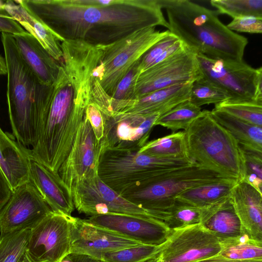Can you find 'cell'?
I'll list each match as a JSON object with an SVG mask.
<instances>
[{
  "label": "cell",
  "instance_id": "obj_12",
  "mask_svg": "<svg viewBox=\"0 0 262 262\" xmlns=\"http://www.w3.org/2000/svg\"><path fill=\"white\" fill-rule=\"evenodd\" d=\"M52 211L31 229L27 252L34 262H61L70 254V217Z\"/></svg>",
  "mask_w": 262,
  "mask_h": 262
},
{
  "label": "cell",
  "instance_id": "obj_44",
  "mask_svg": "<svg viewBox=\"0 0 262 262\" xmlns=\"http://www.w3.org/2000/svg\"><path fill=\"white\" fill-rule=\"evenodd\" d=\"M61 262H102L90 256L81 255L69 254Z\"/></svg>",
  "mask_w": 262,
  "mask_h": 262
},
{
  "label": "cell",
  "instance_id": "obj_22",
  "mask_svg": "<svg viewBox=\"0 0 262 262\" xmlns=\"http://www.w3.org/2000/svg\"><path fill=\"white\" fill-rule=\"evenodd\" d=\"M13 36L19 54L27 66L42 83L53 84L58 74L59 62L27 31Z\"/></svg>",
  "mask_w": 262,
  "mask_h": 262
},
{
  "label": "cell",
  "instance_id": "obj_15",
  "mask_svg": "<svg viewBox=\"0 0 262 262\" xmlns=\"http://www.w3.org/2000/svg\"><path fill=\"white\" fill-rule=\"evenodd\" d=\"M53 211L30 182L17 187L0 212L1 235L31 229Z\"/></svg>",
  "mask_w": 262,
  "mask_h": 262
},
{
  "label": "cell",
  "instance_id": "obj_3",
  "mask_svg": "<svg viewBox=\"0 0 262 262\" xmlns=\"http://www.w3.org/2000/svg\"><path fill=\"white\" fill-rule=\"evenodd\" d=\"M7 68V100L13 136L34 147L46 119L53 84L42 83L23 60L13 35L1 32Z\"/></svg>",
  "mask_w": 262,
  "mask_h": 262
},
{
  "label": "cell",
  "instance_id": "obj_45",
  "mask_svg": "<svg viewBox=\"0 0 262 262\" xmlns=\"http://www.w3.org/2000/svg\"><path fill=\"white\" fill-rule=\"evenodd\" d=\"M249 260H232L227 258L219 254L193 262H248Z\"/></svg>",
  "mask_w": 262,
  "mask_h": 262
},
{
  "label": "cell",
  "instance_id": "obj_1",
  "mask_svg": "<svg viewBox=\"0 0 262 262\" xmlns=\"http://www.w3.org/2000/svg\"><path fill=\"white\" fill-rule=\"evenodd\" d=\"M15 1L63 41L103 45L140 30L168 28L158 0Z\"/></svg>",
  "mask_w": 262,
  "mask_h": 262
},
{
  "label": "cell",
  "instance_id": "obj_49",
  "mask_svg": "<svg viewBox=\"0 0 262 262\" xmlns=\"http://www.w3.org/2000/svg\"><path fill=\"white\" fill-rule=\"evenodd\" d=\"M248 262H262V259H251Z\"/></svg>",
  "mask_w": 262,
  "mask_h": 262
},
{
  "label": "cell",
  "instance_id": "obj_50",
  "mask_svg": "<svg viewBox=\"0 0 262 262\" xmlns=\"http://www.w3.org/2000/svg\"><path fill=\"white\" fill-rule=\"evenodd\" d=\"M0 32H2L1 30H0Z\"/></svg>",
  "mask_w": 262,
  "mask_h": 262
},
{
  "label": "cell",
  "instance_id": "obj_28",
  "mask_svg": "<svg viewBox=\"0 0 262 262\" xmlns=\"http://www.w3.org/2000/svg\"><path fill=\"white\" fill-rule=\"evenodd\" d=\"M138 152L164 158H188L184 131L173 133L166 136L148 141Z\"/></svg>",
  "mask_w": 262,
  "mask_h": 262
},
{
  "label": "cell",
  "instance_id": "obj_9",
  "mask_svg": "<svg viewBox=\"0 0 262 262\" xmlns=\"http://www.w3.org/2000/svg\"><path fill=\"white\" fill-rule=\"evenodd\" d=\"M204 77L225 91L233 101L262 103V68L241 61L213 59L196 54Z\"/></svg>",
  "mask_w": 262,
  "mask_h": 262
},
{
  "label": "cell",
  "instance_id": "obj_13",
  "mask_svg": "<svg viewBox=\"0 0 262 262\" xmlns=\"http://www.w3.org/2000/svg\"><path fill=\"white\" fill-rule=\"evenodd\" d=\"M71 193L74 207L86 215L118 213L154 217L113 190L98 176L77 185Z\"/></svg>",
  "mask_w": 262,
  "mask_h": 262
},
{
  "label": "cell",
  "instance_id": "obj_24",
  "mask_svg": "<svg viewBox=\"0 0 262 262\" xmlns=\"http://www.w3.org/2000/svg\"><path fill=\"white\" fill-rule=\"evenodd\" d=\"M200 223L211 231L221 243L237 238L244 231L230 196L204 208Z\"/></svg>",
  "mask_w": 262,
  "mask_h": 262
},
{
  "label": "cell",
  "instance_id": "obj_37",
  "mask_svg": "<svg viewBox=\"0 0 262 262\" xmlns=\"http://www.w3.org/2000/svg\"><path fill=\"white\" fill-rule=\"evenodd\" d=\"M241 148L245 160L243 181L262 193V152Z\"/></svg>",
  "mask_w": 262,
  "mask_h": 262
},
{
  "label": "cell",
  "instance_id": "obj_6",
  "mask_svg": "<svg viewBox=\"0 0 262 262\" xmlns=\"http://www.w3.org/2000/svg\"><path fill=\"white\" fill-rule=\"evenodd\" d=\"M138 150L111 148L101 153L98 176L120 194L146 186L169 169L194 163L187 158H160L140 153Z\"/></svg>",
  "mask_w": 262,
  "mask_h": 262
},
{
  "label": "cell",
  "instance_id": "obj_40",
  "mask_svg": "<svg viewBox=\"0 0 262 262\" xmlns=\"http://www.w3.org/2000/svg\"><path fill=\"white\" fill-rule=\"evenodd\" d=\"M226 27L232 31L260 34L262 32V17L254 16L235 17Z\"/></svg>",
  "mask_w": 262,
  "mask_h": 262
},
{
  "label": "cell",
  "instance_id": "obj_7",
  "mask_svg": "<svg viewBox=\"0 0 262 262\" xmlns=\"http://www.w3.org/2000/svg\"><path fill=\"white\" fill-rule=\"evenodd\" d=\"M228 179H231L194 162L168 169L147 185L120 195L163 222L165 212L181 192L196 186Z\"/></svg>",
  "mask_w": 262,
  "mask_h": 262
},
{
  "label": "cell",
  "instance_id": "obj_48",
  "mask_svg": "<svg viewBox=\"0 0 262 262\" xmlns=\"http://www.w3.org/2000/svg\"><path fill=\"white\" fill-rule=\"evenodd\" d=\"M158 255L157 256H155V257L151 258H150L149 259H147V260H146L145 261H144L143 262H156L157 259V257H158Z\"/></svg>",
  "mask_w": 262,
  "mask_h": 262
},
{
  "label": "cell",
  "instance_id": "obj_10",
  "mask_svg": "<svg viewBox=\"0 0 262 262\" xmlns=\"http://www.w3.org/2000/svg\"><path fill=\"white\" fill-rule=\"evenodd\" d=\"M223 246L201 223L174 229L161 250L156 262H193L219 254Z\"/></svg>",
  "mask_w": 262,
  "mask_h": 262
},
{
  "label": "cell",
  "instance_id": "obj_27",
  "mask_svg": "<svg viewBox=\"0 0 262 262\" xmlns=\"http://www.w3.org/2000/svg\"><path fill=\"white\" fill-rule=\"evenodd\" d=\"M237 182L234 179L204 184L185 190L176 197V200L206 208L230 196Z\"/></svg>",
  "mask_w": 262,
  "mask_h": 262
},
{
  "label": "cell",
  "instance_id": "obj_19",
  "mask_svg": "<svg viewBox=\"0 0 262 262\" xmlns=\"http://www.w3.org/2000/svg\"><path fill=\"white\" fill-rule=\"evenodd\" d=\"M192 83L166 87L132 100L111 101L112 115H161L189 99Z\"/></svg>",
  "mask_w": 262,
  "mask_h": 262
},
{
  "label": "cell",
  "instance_id": "obj_39",
  "mask_svg": "<svg viewBox=\"0 0 262 262\" xmlns=\"http://www.w3.org/2000/svg\"><path fill=\"white\" fill-rule=\"evenodd\" d=\"M138 64V61L118 83L111 97V101H126L133 99L136 83L140 74Z\"/></svg>",
  "mask_w": 262,
  "mask_h": 262
},
{
  "label": "cell",
  "instance_id": "obj_38",
  "mask_svg": "<svg viewBox=\"0 0 262 262\" xmlns=\"http://www.w3.org/2000/svg\"><path fill=\"white\" fill-rule=\"evenodd\" d=\"M179 39L172 33L162 38L152 46L138 61L140 74L150 68L152 63Z\"/></svg>",
  "mask_w": 262,
  "mask_h": 262
},
{
  "label": "cell",
  "instance_id": "obj_26",
  "mask_svg": "<svg viewBox=\"0 0 262 262\" xmlns=\"http://www.w3.org/2000/svg\"><path fill=\"white\" fill-rule=\"evenodd\" d=\"M210 113L219 124L231 133L241 147L262 152V127L215 109Z\"/></svg>",
  "mask_w": 262,
  "mask_h": 262
},
{
  "label": "cell",
  "instance_id": "obj_21",
  "mask_svg": "<svg viewBox=\"0 0 262 262\" xmlns=\"http://www.w3.org/2000/svg\"><path fill=\"white\" fill-rule=\"evenodd\" d=\"M230 197L243 230L262 242V193L242 181L235 185Z\"/></svg>",
  "mask_w": 262,
  "mask_h": 262
},
{
  "label": "cell",
  "instance_id": "obj_5",
  "mask_svg": "<svg viewBox=\"0 0 262 262\" xmlns=\"http://www.w3.org/2000/svg\"><path fill=\"white\" fill-rule=\"evenodd\" d=\"M187 157L193 162L225 178L244 180L243 150L231 133L212 116L202 114L184 130Z\"/></svg>",
  "mask_w": 262,
  "mask_h": 262
},
{
  "label": "cell",
  "instance_id": "obj_25",
  "mask_svg": "<svg viewBox=\"0 0 262 262\" xmlns=\"http://www.w3.org/2000/svg\"><path fill=\"white\" fill-rule=\"evenodd\" d=\"M3 7L6 13L34 36L55 60H61L60 45L63 40L60 37L16 1H7Z\"/></svg>",
  "mask_w": 262,
  "mask_h": 262
},
{
  "label": "cell",
  "instance_id": "obj_47",
  "mask_svg": "<svg viewBox=\"0 0 262 262\" xmlns=\"http://www.w3.org/2000/svg\"><path fill=\"white\" fill-rule=\"evenodd\" d=\"M19 262H34L29 257L26 252Z\"/></svg>",
  "mask_w": 262,
  "mask_h": 262
},
{
  "label": "cell",
  "instance_id": "obj_35",
  "mask_svg": "<svg viewBox=\"0 0 262 262\" xmlns=\"http://www.w3.org/2000/svg\"><path fill=\"white\" fill-rule=\"evenodd\" d=\"M220 14L234 18L244 16L262 17V0H211Z\"/></svg>",
  "mask_w": 262,
  "mask_h": 262
},
{
  "label": "cell",
  "instance_id": "obj_43",
  "mask_svg": "<svg viewBox=\"0 0 262 262\" xmlns=\"http://www.w3.org/2000/svg\"><path fill=\"white\" fill-rule=\"evenodd\" d=\"M13 190L0 168V212L9 200Z\"/></svg>",
  "mask_w": 262,
  "mask_h": 262
},
{
  "label": "cell",
  "instance_id": "obj_14",
  "mask_svg": "<svg viewBox=\"0 0 262 262\" xmlns=\"http://www.w3.org/2000/svg\"><path fill=\"white\" fill-rule=\"evenodd\" d=\"M101 151V142L96 139L86 116L67 158L58 171L70 192L77 185L98 176Z\"/></svg>",
  "mask_w": 262,
  "mask_h": 262
},
{
  "label": "cell",
  "instance_id": "obj_16",
  "mask_svg": "<svg viewBox=\"0 0 262 262\" xmlns=\"http://www.w3.org/2000/svg\"><path fill=\"white\" fill-rule=\"evenodd\" d=\"M70 221V254L86 255L98 260L104 253L142 244L85 219L71 215Z\"/></svg>",
  "mask_w": 262,
  "mask_h": 262
},
{
  "label": "cell",
  "instance_id": "obj_2",
  "mask_svg": "<svg viewBox=\"0 0 262 262\" xmlns=\"http://www.w3.org/2000/svg\"><path fill=\"white\" fill-rule=\"evenodd\" d=\"M62 58L48 113L31 156L58 173L86 116L93 72L100 60L93 48L76 42L61 46Z\"/></svg>",
  "mask_w": 262,
  "mask_h": 262
},
{
  "label": "cell",
  "instance_id": "obj_34",
  "mask_svg": "<svg viewBox=\"0 0 262 262\" xmlns=\"http://www.w3.org/2000/svg\"><path fill=\"white\" fill-rule=\"evenodd\" d=\"M161 248V246L141 244L104 253L98 260L102 262H143L157 256Z\"/></svg>",
  "mask_w": 262,
  "mask_h": 262
},
{
  "label": "cell",
  "instance_id": "obj_31",
  "mask_svg": "<svg viewBox=\"0 0 262 262\" xmlns=\"http://www.w3.org/2000/svg\"><path fill=\"white\" fill-rule=\"evenodd\" d=\"M230 98L225 91L202 75L192 82L189 100L201 107L205 104L216 105Z\"/></svg>",
  "mask_w": 262,
  "mask_h": 262
},
{
  "label": "cell",
  "instance_id": "obj_23",
  "mask_svg": "<svg viewBox=\"0 0 262 262\" xmlns=\"http://www.w3.org/2000/svg\"><path fill=\"white\" fill-rule=\"evenodd\" d=\"M30 149L0 127V168L12 190L29 181Z\"/></svg>",
  "mask_w": 262,
  "mask_h": 262
},
{
  "label": "cell",
  "instance_id": "obj_11",
  "mask_svg": "<svg viewBox=\"0 0 262 262\" xmlns=\"http://www.w3.org/2000/svg\"><path fill=\"white\" fill-rule=\"evenodd\" d=\"M202 76L196 53L185 45L177 54L140 74L132 99L166 87L192 82Z\"/></svg>",
  "mask_w": 262,
  "mask_h": 262
},
{
  "label": "cell",
  "instance_id": "obj_36",
  "mask_svg": "<svg viewBox=\"0 0 262 262\" xmlns=\"http://www.w3.org/2000/svg\"><path fill=\"white\" fill-rule=\"evenodd\" d=\"M223 249L220 253L232 260L262 259V242L252 239L245 243L230 241L222 243Z\"/></svg>",
  "mask_w": 262,
  "mask_h": 262
},
{
  "label": "cell",
  "instance_id": "obj_8",
  "mask_svg": "<svg viewBox=\"0 0 262 262\" xmlns=\"http://www.w3.org/2000/svg\"><path fill=\"white\" fill-rule=\"evenodd\" d=\"M170 33L155 27L135 31L114 42L98 45L102 51L93 77L110 97L122 78L156 43Z\"/></svg>",
  "mask_w": 262,
  "mask_h": 262
},
{
  "label": "cell",
  "instance_id": "obj_42",
  "mask_svg": "<svg viewBox=\"0 0 262 262\" xmlns=\"http://www.w3.org/2000/svg\"><path fill=\"white\" fill-rule=\"evenodd\" d=\"M0 30L2 32L12 35L26 31L16 20L8 14L0 15Z\"/></svg>",
  "mask_w": 262,
  "mask_h": 262
},
{
  "label": "cell",
  "instance_id": "obj_33",
  "mask_svg": "<svg viewBox=\"0 0 262 262\" xmlns=\"http://www.w3.org/2000/svg\"><path fill=\"white\" fill-rule=\"evenodd\" d=\"M204 209L176 200L165 212L163 222L171 230L199 224Z\"/></svg>",
  "mask_w": 262,
  "mask_h": 262
},
{
  "label": "cell",
  "instance_id": "obj_29",
  "mask_svg": "<svg viewBox=\"0 0 262 262\" xmlns=\"http://www.w3.org/2000/svg\"><path fill=\"white\" fill-rule=\"evenodd\" d=\"M202 112L201 107L194 105L188 100L160 115L155 126L161 125L173 132L180 129L185 130Z\"/></svg>",
  "mask_w": 262,
  "mask_h": 262
},
{
  "label": "cell",
  "instance_id": "obj_17",
  "mask_svg": "<svg viewBox=\"0 0 262 262\" xmlns=\"http://www.w3.org/2000/svg\"><path fill=\"white\" fill-rule=\"evenodd\" d=\"M85 220L144 245L162 246L171 231L164 222L151 216L108 213L91 216Z\"/></svg>",
  "mask_w": 262,
  "mask_h": 262
},
{
  "label": "cell",
  "instance_id": "obj_30",
  "mask_svg": "<svg viewBox=\"0 0 262 262\" xmlns=\"http://www.w3.org/2000/svg\"><path fill=\"white\" fill-rule=\"evenodd\" d=\"M31 229L0 235V262H19L27 252Z\"/></svg>",
  "mask_w": 262,
  "mask_h": 262
},
{
  "label": "cell",
  "instance_id": "obj_18",
  "mask_svg": "<svg viewBox=\"0 0 262 262\" xmlns=\"http://www.w3.org/2000/svg\"><path fill=\"white\" fill-rule=\"evenodd\" d=\"M159 116L112 115L104 120V135L101 141L102 151L111 148L139 149L147 143Z\"/></svg>",
  "mask_w": 262,
  "mask_h": 262
},
{
  "label": "cell",
  "instance_id": "obj_4",
  "mask_svg": "<svg viewBox=\"0 0 262 262\" xmlns=\"http://www.w3.org/2000/svg\"><path fill=\"white\" fill-rule=\"evenodd\" d=\"M168 30L187 48L209 58L243 60L248 39L229 30L212 10L189 0H158Z\"/></svg>",
  "mask_w": 262,
  "mask_h": 262
},
{
  "label": "cell",
  "instance_id": "obj_41",
  "mask_svg": "<svg viewBox=\"0 0 262 262\" xmlns=\"http://www.w3.org/2000/svg\"><path fill=\"white\" fill-rule=\"evenodd\" d=\"M86 116L96 139L101 142L104 135V119L100 110L92 101V98L87 108Z\"/></svg>",
  "mask_w": 262,
  "mask_h": 262
},
{
  "label": "cell",
  "instance_id": "obj_32",
  "mask_svg": "<svg viewBox=\"0 0 262 262\" xmlns=\"http://www.w3.org/2000/svg\"><path fill=\"white\" fill-rule=\"evenodd\" d=\"M222 111L252 124L262 127V103L227 100L215 105Z\"/></svg>",
  "mask_w": 262,
  "mask_h": 262
},
{
  "label": "cell",
  "instance_id": "obj_46",
  "mask_svg": "<svg viewBox=\"0 0 262 262\" xmlns=\"http://www.w3.org/2000/svg\"><path fill=\"white\" fill-rule=\"evenodd\" d=\"M7 68L5 57L0 55V75H7Z\"/></svg>",
  "mask_w": 262,
  "mask_h": 262
},
{
  "label": "cell",
  "instance_id": "obj_20",
  "mask_svg": "<svg viewBox=\"0 0 262 262\" xmlns=\"http://www.w3.org/2000/svg\"><path fill=\"white\" fill-rule=\"evenodd\" d=\"M29 181L54 212L68 215L74 210L71 192L58 173L54 172L30 156Z\"/></svg>",
  "mask_w": 262,
  "mask_h": 262
}]
</instances>
